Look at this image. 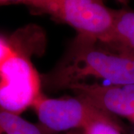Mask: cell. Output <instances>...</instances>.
I'll list each match as a JSON object with an SVG mask.
<instances>
[{
	"label": "cell",
	"mask_w": 134,
	"mask_h": 134,
	"mask_svg": "<svg viewBox=\"0 0 134 134\" xmlns=\"http://www.w3.org/2000/svg\"><path fill=\"white\" fill-rule=\"evenodd\" d=\"M69 90L98 109L134 122V83L101 85L78 83Z\"/></svg>",
	"instance_id": "obj_5"
},
{
	"label": "cell",
	"mask_w": 134,
	"mask_h": 134,
	"mask_svg": "<svg viewBox=\"0 0 134 134\" xmlns=\"http://www.w3.org/2000/svg\"><path fill=\"white\" fill-rule=\"evenodd\" d=\"M37 0H0V6L12 5V4H22L29 7L30 9L33 8Z\"/></svg>",
	"instance_id": "obj_10"
},
{
	"label": "cell",
	"mask_w": 134,
	"mask_h": 134,
	"mask_svg": "<svg viewBox=\"0 0 134 134\" xmlns=\"http://www.w3.org/2000/svg\"><path fill=\"white\" fill-rule=\"evenodd\" d=\"M112 32L105 42L114 50L134 58V10L124 7L114 10Z\"/></svg>",
	"instance_id": "obj_6"
},
{
	"label": "cell",
	"mask_w": 134,
	"mask_h": 134,
	"mask_svg": "<svg viewBox=\"0 0 134 134\" xmlns=\"http://www.w3.org/2000/svg\"><path fill=\"white\" fill-rule=\"evenodd\" d=\"M16 44L14 38L10 39L0 37V66L14 52Z\"/></svg>",
	"instance_id": "obj_9"
},
{
	"label": "cell",
	"mask_w": 134,
	"mask_h": 134,
	"mask_svg": "<svg viewBox=\"0 0 134 134\" xmlns=\"http://www.w3.org/2000/svg\"><path fill=\"white\" fill-rule=\"evenodd\" d=\"M81 130L83 134H125V128L113 117L96 121Z\"/></svg>",
	"instance_id": "obj_8"
},
{
	"label": "cell",
	"mask_w": 134,
	"mask_h": 134,
	"mask_svg": "<svg viewBox=\"0 0 134 134\" xmlns=\"http://www.w3.org/2000/svg\"><path fill=\"white\" fill-rule=\"evenodd\" d=\"M32 108L44 131L69 132L83 130L91 123L115 117L98 109L85 99L75 96L51 98L42 94Z\"/></svg>",
	"instance_id": "obj_4"
},
{
	"label": "cell",
	"mask_w": 134,
	"mask_h": 134,
	"mask_svg": "<svg viewBox=\"0 0 134 134\" xmlns=\"http://www.w3.org/2000/svg\"><path fill=\"white\" fill-rule=\"evenodd\" d=\"M94 77L110 85L134 83V58L112 48L107 43L77 34L61 59L48 73L41 75L42 85L57 92Z\"/></svg>",
	"instance_id": "obj_1"
},
{
	"label": "cell",
	"mask_w": 134,
	"mask_h": 134,
	"mask_svg": "<svg viewBox=\"0 0 134 134\" xmlns=\"http://www.w3.org/2000/svg\"><path fill=\"white\" fill-rule=\"evenodd\" d=\"M0 134H44L40 126L0 108Z\"/></svg>",
	"instance_id": "obj_7"
},
{
	"label": "cell",
	"mask_w": 134,
	"mask_h": 134,
	"mask_svg": "<svg viewBox=\"0 0 134 134\" xmlns=\"http://www.w3.org/2000/svg\"><path fill=\"white\" fill-rule=\"evenodd\" d=\"M32 11L49 15L70 25L77 34L104 43L110 37L115 19L114 10L104 0H37Z\"/></svg>",
	"instance_id": "obj_3"
},
{
	"label": "cell",
	"mask_w": 134,
	"mask_h": 134,
	"mask_svg": "<svg viewBox=\"0 0 134 134\" xmlns=\"http://www.w3.org/2000/svg\"><path fill=\"white\" fill-rule=\"evenodd\" d=\"M16 49L0 66V108L19 115L42 93L41 76L30 60L32 48L42 43L43 31L36 25L19 29L12 36Z\"/></svg>",
	"instance_id": "obj_2"
},
{
	"label": "cell",
	"mask_w": 134,
	"mask_h": 134,
	"mask_svg": "<svg viewBox=\"0 0 134 134\" xmlns=\"http://www.w3.org/2000/svg\"><path fill=\"white\" fill-rule=\"evenodd\" d=\"M117 2H119V3L121 4H122V5H127V3L129 2L130 0H116Z\"/></svg>",
	"instance_id": "obj_13"
},
{
	"label": "cell",
	"mask_w": 134,
	"mask_h": 134,
	"mask_svg": "<svg viewBox=\"0 0 134 134\" xmlns=\"http://www.w3.org/2000/svg\"><path fill=\"white\" fill-rule=\"evenodd\" d=\"M125 134H134V122L130 123L129 128L125 129Z\"/></svg>",
	"instance_id": "obj_11"
},
{
	"label": "cell",
	"mask_w": 134,
	"mask_h": 134,
	"mask_svg": "<svg viewBox=\"0 0 134 134\" xmlns=\"http://www.w3.org/2000/svg\"><path fill=\"white\" fill-rule=\"evenodd\" d=\"M77 130H71V131H69L67 133L65 134H83L81 130H79L78 131H77Z\"/></svg>",
	"instance_id": "obj_12"
}]
</instances>
